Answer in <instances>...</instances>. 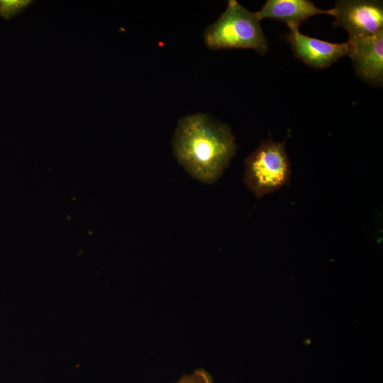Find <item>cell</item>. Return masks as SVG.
Segmentation results:
<instances>
[{
	"label": "cell",
	"instance_id": "2",
	"mask_svg": "<svg viewBox=\"0 0 383 383\" xmlns=\"http://www.w3.org/2000/svg\"><path fill=\"white\" fill-rule=\"evenodd\" d=\"M255 13L235 0L228 1L225 11L204 31L206 45L213 50L253 49L261 55L268 50V41Z\"/></svg>",
	"mask_w": 383,
	"mask_h": 383
},
{
	"label": "cell",
	"instance_id": "1",
	"mask_svg": "<svg viewBox=\"0 0 383 383\" xmlns=\"http://www.w3.org/2000/svg\"><path fill=\"white\" fill-rule=\"evenodd\" d=\"M172 145L179 163L204 184L221 177L237 148L230 127L206 113L179 119Z\"/></svg>",
	"mask_w": 383,
	"mask_h": 383
},
{
	"label": "cell",
	"instance_id": "3",
	"mask_svg": "<svg viewBox=\"0 0 383 383\" xmlns=\"http://www.w3.org/2000/svg\"><path fill=\"white\" fill-rule=\"evenodd\" d=\"M245 166L243 182L257 199L289 184L292 169L285 142H261L245 159Z\"/></svg>",
	"mask_w": 383,
	"mask_h": 383
},
{
	"label": "cell",
	"instance_id": "4",
	"mask_svg": "<svg viewBox=\"0 0 383 383\" xmlns=\"http://www.w3.org/2000/svg\"><path fill=\"white\" fill-rule=\"evenodd\" d=\"M333 27L346 30L349 39L374 35L383 30V4L374 0H339L331 9Z\"/></svg>",
	"mask_w": 383,
	"mask_h": 383
},
{
	"label": "cell",
	"instance_id": "7",
	"mask_svg": "<svg viewBox=\"0 0 383 383\" xmlns=\"http://www.w3.org/2000/svg\"><path fill=\"white\" fill-rule=\"evenodd\" d=\"M260 21L272 18L287 23L288 27L299 26L310 17L319 14L331 15L332 10H323L309 0H268L255 12Z\"/></svg>",
	"mask_w": 383,
	"mask_h": 383
},
{
	"label": "cell",
	"instance_id": "9",
	"mask_svg": "<svg viewBox=\"0 0 383 383\" xmlns=\"http://www.w3.org/2000/svg\"><path fill=\"white\" fill-rule=\"evenodd\" d=\"M176 383H213V379L207 371L199 369L184 374Z\"/></svg>",
	"mask_w": 383,
	"mask_h": 383
},
{
	"label": "cell",
	"instance_id": "6",
	"mask_svg": "<svg viewBox=\"0 0 383 383\" xmlns=\"http://www.w3.org/2000/svg\"><path fill=\"white\" fill-rule=\"evenodd\" d=\"M351 58L357 76L376 87L383 83V30L377 33L349 39Z\"/></svg>",
	"mask_w": 383,
	"mask_h": 383
},
{
	"label": "cell",
	"instance_id": "8",
	"mask_svg": "<svg viewBox=\"0 0 383 383\" xmlns=\"http://www.w3.org/2000/svg\"><path fill=\"white\" fill-rule=\"evenodd\" d=\"M32 2L30 0H0V16L9 20L21 12Z\"/></svg>",
	"mask_w": 383,
	"mask_h": 383
},
{
	"label": "cell",
	"instance_id": "5",
	"mask_svg": "<svg viewBox=\"0 0 383 383\" xmlns=\"http://www.w3.org/2000/svg\"><path fill=\"white\" fill-rule=\"evenodd\" d=\"M287 36L294 55L305 64L323 69L331 66L340 57L348 55L350 51L349 41L333 43L304 35L298 27H289Z\"/></svg>",
	"mask_w": 383,
	"mask_h": 383
}]
</instances>
